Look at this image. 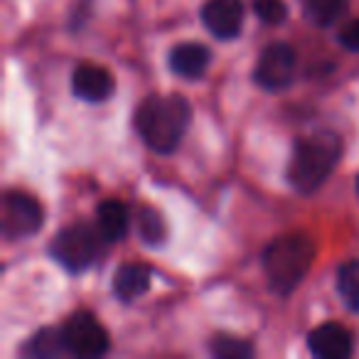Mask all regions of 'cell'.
<instances>
[{"mask_svg": "<svg viewBox=\"0 0 359 359\" xmlns=\"http://www.w3.org/2000/svg\"><path fill=\"white\" fill-rule=\"evenodd\" d=\"M190 104L177 94L148 96L135 111V130L155 153H172L190 128Z\"/></svg>", "mask_w": 359, "mask_h": 359, "instance_id": "cell-1", "label": "cell"}, {"mask_svg": "<svg viewBox=\"0 0 359 359\" xmlns=\"http://www.w3.org/2000/svg\"><path fill=\"white\" fill-rule=\"evenodd\" d=\"M339 155H342V143L332 130H318L298 140L288 165V182L293 185V190L303 195L318 190L330 177V172L337 168Z\"/></svg>", "mask_w": 359, "mask_h": 359, "instance_id": "cell-2", "label": "cell"}, {"mask_svg": "<svg viewBox=\"0 0 359 359\" xmlns=\"http://www.w3.org/2000/svg\"><path fill=\"white\" fill-rule=\"evenodd\" d=\"M315 261V241L308 234H285L271 241L264 254V271L276 293H290Z\"/></svg>", "mask_w": 359, "mask_h": 359, "instance_id": "cell-3", "label": "cell"}, {"mask_svg": "<svg viewBox=\"0 0 359 359\" xmlns=\"http://www.w3.org/2000/svg\"><path fill=\"white\" fill-rule=\"evenodd\" d=\"M99 231V229H96ZM91 226L86 224H72L62 229L60 234L52 239V256L60 266H65L72 273L89 269L94 264L96 254H99V236Z\"/></svg>", "mask_w": 359, "mask_h": 359, "instance_id": "cell-4", "label": "cell"}, {"mask_svg": "<svg viewBox=\"0 0 359 359\" xmlns=\"http://www.w3.org/2000/svg\"><path fill=\"white\" fill-rule=\"evenodd\" d=\"M42 219H45V210L35 197L20 190L6 192L3 215H0V226L6 239L18 241L37 234L42 229Z\"/></svg>", "mask_w": 359, "mask_h": 359, "instance_id": "cell-5", "label": "cell"}, {"mask_svg": "<svg viewBox=\"0 0 359 359\" xmlns=\"http://www.w3.org/2000/svg\"><path fill=\"white\" fill-rule=\"evenodd\" d=\"M65 334V344L69 349V354L74 357H104L109 352V332H106L104 325L96 320V315H91L89 310H79L74 313L62 327Z\"/></svg>", "mask_w": 359, "mask_h": 359, "instance_id": "cell-6", "label": "cell"}, {"mask_svg": "<svg viewBox=\"0 0 359 359\" xmlns=\"http://www.w3.org/2000/svg\"><path fill=\"white\" fill-rule=\"evenodd\" d=\"M298 57L295 50L285 42H271L259 55L254 69V81L266 91H283L293 84Z\"/></svg>", "mask_w": 359, "mask_h": 359, "instance_id": "cell-7", "label": "cell"}, {"mask_svg": "<svg viewBox=\"0 0 359 359\" xmlns=\"http://www.w3.org/2000/svg\"><path fill=\"white\" fill-rule=\"evenodd\" d=\"M202 22L217 40H234L244 25L241 0H210L202 8Z\"/></svg>", "mask_w": 359, "mask_h": 359, "instance_id": "cell-8", "label": "cell"}, {"mask_svg": "<svg viewBox=\"0 0 359 359\" xmlns=\"http://www.w3.org/2000/svg\"><path fill=\"white\" fill-rule=\"evenodd\" d=\"M72 89L81 101L89 104H101V101L111 99L116 91V79L106 67L101 65H79L72 76Z\"/></svg>", "mask_w": 359, "mask_h": 359, "instance_id": "cell-9", "label": "cell"}, {"mask_svg": "<svg viewBox=\"0 0 359 359\" xmlns=\"http://www.w3.org/2000/svg\"><path fill=\"white\" fill-rule=\"evenodd\" d=\"M308 347L320 359H344L352 354L354 337L344 325L325 323L308 334Z\"/></svg>", "mask_w": 359, "mask_h": 359, "instance_id": "cell-10", "label": "cell"}, {"mask_svg": "<svg viewBox=\"0 0 359 359\" xmlns=\"http://www.w3.org/2000/svg\"><path fill=\"white\" fill-rule=\"evenodd\" d=\"M212 62V52L200 42H182L170 52V69L182 79H200Z\"/></svg>", "mask_w": 359, "mask_h": 359, "instance_id": "cell-11", "label": "cell"}, {"mask_svg": "<svg viewBox=\"0 0 359 359\" xmlns=\"http://www.w3.org/2000/svg\"><path fill=\"white\" fill-rule=\"evenodd\" d=\"M130 212L121 200H106L96 207V229L104 241H121L128 234Z\"/></svg>", "mask_w": 359, "mask_h": 359, "instance_id": "cell-12", "label": "cell"}, {"mask_svg": "<svg viewBox=\"0 0 359 359\" xmlns=\"http://www.w3.org/2000/svg\"><path fill=\"white\" fill-rule=\"evenodd\" d=\"M150 288V269L143 264H123L114 276V293L123 303H133Z\"/></svg>", "mask_w": 359, "mask_h": 359, "instance_id": "cell-13", "label": "cell"}, {"mask_svg": "<svg viewBox=\"0 0 359 359\" xmlns=\"http://www.w3.org/2000/svg\"><path fill=\"white\" fill-rule=\"evenodd\" d=\"M303 13L313 25L318 27H332L347 13L349 3L347 0H300Z\"/></svg>", "mask_w": 359, "mask_h": 359, "instance_id": "cell-14", "label": "cell"}, {"mask_svg": "<svg viewBox=\"0 0 359 359\" xmlns=\"http://www.w3.org/2000/svg\"><path fill=\"white\" fill-rule=\"evenodd\" d=\"M25 354L47 359V357H60V354H69V349H67V344H65L62 330H42V332H37L35 337L27 342Z\"/></svg>", "mask_w": 359, "mask_h": 359, "instance_id": "cell-15", "label": "cell"}, {"mask_svg": "<svg viewBox=\"0 0 359 359\" xmlns=\"http://www.w3.org/2000/svg\"><path fill=\"white\" fill-rule=\"evenodd\" d=\"M337 290L347 308L359 310V259L344 261L337 269Z\"/></svg>", "mask_w": 359, "mask_h": 359, "instance_id": "cell-16", "label": "cell"}, {"mask_svg": "<svg viewBox=\"0 0 359 359\" xmlns=\"http://www.w3.org/2000/svg\"><path fill=\"white\" fill-rule=\"evenodd\" d=\"M138 234L148 246H158L165 239V224L160 215L150 207H140L138 210Z\"/></svg>", "mask_w": 359, "mask_h": 359, "instance_id": "cell-17", "label": "cell"}, {"mask_svg": "<svg viewBox=\"0 0 359 359\" xmlns=\"http://www.w3.org/2000/svg\"><path fill=\"white\" fill-rule=\"evenodd\" d=\"M212 352L222 359H244V357H251V354H254V347L239 337L219 334V337L212 339Z\"/></svg>", "mask_w": 359, "mask_h": 359, "instance_id": "cell-18", "label": "cell"}, {"mask_svg": "<svg viewBox=\"0 0 359 359\" xmlns=\"http://www.w3.org/2000/svg\"><path fill=\"white\" fill-rule=\"evenodd\" d=\"M254 13L266 25H280L288 18V6L283 0H254Z\"/></svg>", "mask_w": 359, "mask_h": 359, "instance_id": "cell-19", "label": "cell"}, {"mask_svg": "<svg viewBox=\"0 0 359 359\" xmlns=\"http://www.w3.org/2000/svg\"><path fill=\"white\" fill-rule=\"evenodd\" d=\"M339 45L352 52H359V20L349 22V25L339 32Z\"/></svg>", "mask_w": 359, "mask_h": 359, "instance_id": "cell-20", "label": "cell"}, {"mask_svg": "<svg viewBox=\"0 0 359 359\" xmlns=\"http://www.w3.org/2000/svg\"><path fill=\"white\" fill-rule=\"evenodd\" d=\"M357 192H359V177H357Z\"/></svg>", "mask_w": 359, "mask_h": 359, "instance_id": "cell-21", "label": "cell"}]
</instances>
